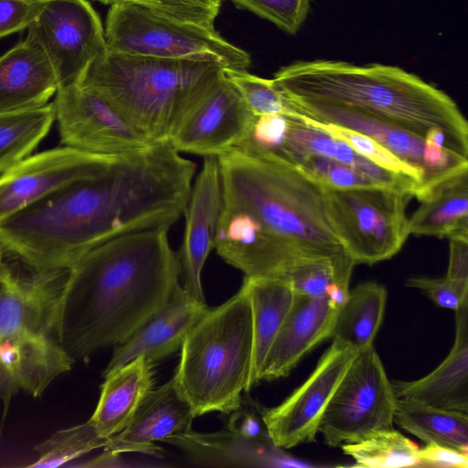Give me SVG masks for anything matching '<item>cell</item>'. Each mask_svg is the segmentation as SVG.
<instances>
[{
    "instance_id": "cell-1",
    "label": "cell",
    "mask_w": 468,
    "mask_h": 468,
    "mask_svg": "<svg viewBox=\"0 0 468 468\" xmlns=\"http://www.w3.org/2000/svg\"><path fill=\"white\" fill-rule=\"evenodd\" d=\"M223 206L215 249L247 277H282L303 257L346 252L327 218L322 187L271 154L218 156Z\"/></svg>"
},
{
    "instance_id": "cell-2",
    "label": "cell",
    "mask_w": 468,
    "mask_h": 468,
    "mask_svg": "<svg viewBox=\"0 0 468 468\" xmlns=\"http://www.w3.org/2000/svg\"><path fill=\"white\" fill-rule=\"evenodd\" d=\"M168 229L116 237L69 269L57 339L75 361L123 343L169 300L179 284L180 264Z\"/></svg>"
},
{
    "instance_id": "cell-3",
    "label": "cell",
    "mask_w": 468,
    "mask_h": 468,
    "mask_svg": "<svg viewBox=\"0 0 468 468\" xmlns=\"http://www.w3.org/2000/svg\"><path fill=\"white\" fill-rule=\"evenodd\" d=\"M272 80L290 101L324 103L376 116L468 158V123L456 102L399 67L297 61L281 68Z\"/></svg>"
},
{
    "instance_id": "cell-4",
    "label": "cell",
    "mask_w": 468,
    "mask_h": 468,
    "mask_svg": "<svg viewBox=\"0 0 468 468\" xmlns=\"http://www.w3.org/2000/svg\"><path fill=\"white\" fill-rule=\"evenodd\" d=\"M223 73L217 62L108 51L80 84L102 95L154 142H168L191 106Z\"/></svg>"
},
{
    "instance_id": "cell-5",
    "label": "cell",
    "mask_w": 468,
    "mask_h": 468,
    "mask_svg": "<svg viewBox=\"0 0 468 468\" xmlns=\"http://www.w3.org/2000/svg\"><path fill=\"white\" fill-rule=\"evenodd\" d=\"M253 329L246 282L222 304L207 309L181 346L173 376L180 395L196 416L228 415L249 392L252 367Z\"/></svg>"
},
{
    "instance_id": "cell-6",
    "label": "cell",
    "mask_w": 468,
    "mask_h": 468,
    "mask_svg": "<svg viewBox=\"0 0 468 468\" xmlns=\"http://www.w3.org/2000/svg\"><path fill=\"white\" fill-rule=\"evenodd\" d=\"M108 51L169 59L209 60L247 69L250 56L215 28L185 22L146 8L113 4L106 18Z\"/></svg>"
},
{
    "instance_id": "cell-7",
    "label": "cell",
    "mask_w": 468,
    "mask_h": 468,
    "mask_svg": "<svg viewBox=\"0 0 468 468\" xmlns=\"http://www.w3.org/2000/svg\"><path fill=\"white\" fill-rule=\"evenodd\" d=\"M322 192L333 230L356 265H373L400 250L410 235L406 210L413 192L388 186Z\"/></svg>"
},
{
    "instance_id": "cell-8",
    "label": "cell",
    "mask_w": 468,
    "mask_h": 468,
    "mask_svg": "<svg viewBox=\"0 0 468 468\" xmlns=\"http://www.w3.org/2000/svg\"><path fill=\"white\" fill-rule=\"evenodd\" d=\"M397 398L373 345L356 352L319 424L324 443L338 447L393 427Z\"/></svg>"
},
{
    "instance_id": "cell-9",
    "label": "cell",
    "mask_w": 468,
    "mask_h": 468,
    "mask_svg": "<svg viewBox=\"0 0 468 468\" xmlns=\"http://www.w3.org/2000/svg\"><path fill=\"white\" fill-rule=\"evenodd\" d=\"M306 118L367 135L420 171L423 183L419 201L437 186L468 169V158L384 119L319 102L290 101Z\"/></svg>"
},
{
    "instance_id": "cell-10",
    "label": "cell",
    "mask_w": 468,
    "mask_h": 468,
    "mask_svg": "<svg viewBox=\"0 0 468 468\" xmlns=\"http://www.w3.org/2000/svg\"><path fill=\"white\" fill-rule=\"evenodd\" d=\"M55 95V121L64 146L91 154L127 155L159 143L149 138L88 86H62Z\"/></svg>"
},
{
    "instance_id": "cell-11",
    "label": "cell",
    "mask_w": 468,
    "mask_h": 468,
    "mask_svg": "<svg viewBox=\"0 0 468 468\" xmlns=\"http://www.w3.org/2000/svg\"><path fill=\"white\" fill-rule=\"evenodd\" d=\"M28 31L46 51L59 87L80 84L108 52L101 18L87 0H47Z\"/></svg>"
},
{
    "instance_id": "cell-12",
    "label": "cell",
    "mask_w": 468,
    "mask_h": 468,
    "mask_svg": "<svg viewBox=\"0 0 468 468\" xmlns=\"http://www.w3.org/2000/svg\"><path fill=\"white\" fill-rule=\"evenodd\" d=\"M69 269L37 270L9 256L0 261V345L22 335L57 338Z\"/></svg>"
},
{
    "instance_id": "cell-13",
    "label": "cell",
    "mask_w": 468,
    "mask_h": 468,
    "mask_svg": "<svg viewBox=\"0 0 468 468\" xmlns=\"http://www.w3.org/2000/svg\"><path fill=\"white\" fill-rule=\"evenodd\" d=\"M356 350L333 339L309 378L285 400L261 412L273 444L290 449L313 441L326 407Z\"/></svg>"
},
{
    "instance_id": "cell-14",
    "label": "cell",
    "mask_w": 468,
    "mask_h": 468,
    "mask_svg": "<svg viewBox=\"0 0 468 468\" xmlns=\"http://www.w3.org/2000/svg\"><path fill=\"white\" fill-rule=\"evenodd\" d=\"M254 118L222 73L187 111L168 142L179 153L218 157L237 146Z\"/></svg>"
},
{
    "instance_id": "cell-15",
    "label": "cell",
    "mask_w": 468,
    "mask_h": 468,
    "mask_svg": "<svg viewBox=\"0 0 468 468\" xmlns=\"http://www.w3.org/2000/svg\"><path fill=\"white\" fill-rule=\"evenodd\" d=\"M119 156L63 145L25 157L0 176V222L50 193L97 173Z\"/></svg>"
},
{
    "instance_id": "cell-16",
    "label": "cell",
    "mask_w": 468,
    "mask_h": 468,
    "mask_svg": "<svg viewBox=\"0 0 468 468\" xmlns=\"http://www.w3.org/2000/svg\"><path fill=\"white\" fill-rule=\"evenodd\" d=\"M223 206V188L218 159L206 156L202 169L191 187L184 211L185 231L177 255L184 290L197 301L206 303L201 273L215 249Z\"/></svg>"
},
{
    "instance_id": "cell-17",
    "label": "cell",
    "mask_w": 468,
    "mask_h": 468,
    "mask_svg": "<svg viewBox=\"0 0 468 468\" xmlns=\"http://www.w3.org/2000/svg\"><path fill=\"white\" fill-rule=\"evenodd\" d=\"M196 417L171 378L151 389L129 424L107 439L104 451L114 455L139 452L162 457L164 450L157 442L189 431Z\"/></svg>"
},
{
    "instance_id": "cell-18",
    "label": "cell",
    "mask_w": 468,
    "mask_h": 468,
    "mask_svg": "<svg viewBox=\"0 0 468 468\" xmlns=\"http://www.w3.org/2000/svg\"><path fill=\"white\" fill-rule=\"evenodd\" d=\"M207 308L178 284L163 307L127 340L114 346L102 377L139 356L155 364L174 354L181 348L187 334Z\"/></svg>"
},
{
    "instance_id": "cell-19",
    "label": "cell",
    "mask_w": 468,
    "mask_h": 468,
    "mask_svg": "<svg viewBox=\"0 0 468 468\" xmlns=\"http://www.w3.org/2000/svg\"><path fill=\"white\" fill-rule=\"evenodd\" d=\"M75 360L53 336L22 335L0 345V399L6 406L19 391L40 397Z\"/></svg>"
},
{
    "instance_id": "cell-20",
    "label": "cell",
    "mask_w": 468,
    "mask_h": 468,
    "mask_svg": "<svg viewBox=\"0 0 468 468\" xmlns=\"http://www.w3.org/2000/svg\"><path fill=\"white\" fill-rule=\"evenodd\" d=\"M339 306L328 296L294 294L264 360L261 381L287 376L315 346L331 337Z\"/></svg>"
},
{
    "instance_id": "cell-21",
    "label": "cell",
    "mask_w": 468,
    "mask_h": 468,
    "mask_svg": "<svg viewBox=\"0 0 468 468\" xmlns=\"http://www.w3.org/2000/svg\"><path fill=\"white\" fill-rule=\"evenodd\" d=\"M58 87L46 51L29 31L0 57V113L43 106Z\"/></svg>"
},
{
    "instance_id": "cell-22",
    "label": "cell",
    "mask_w": 468,
    "mask_h": 468,
    "mask_svg": "<svg viewBox=\"0 0 468 468\" xmlns=\"http://www.w3.org/2000/svg\"><path fill=\"white\" fill-rule=\"evenodd\" d=\"M392 387L397 399L468 413V300L455 311V340L445 359L427 376Z\"/></svg>"
},
{
    "instance_id": "cell-23",
    "label": "cell",
    "mask_w": 468,
    "mask_h": 468,
    "mask_svg": "<svg viewBox=\"0 0 468 468\" xmlns=\"http://www.w3.org/2000/svg\"><path fill=\"white\" fill-rule=\"evenodd\" d=\"M154 365L139 356L106 375L90 421L102 438L122 431L154 388Z\"/></svg>"
},
{
    "instance_id": "cell-24",
    "label": "cell",
    "mask_w": 468,
    "mask_h": 468,
    "mask_svg": "<svg viewBox=\"0 0 468 468\" xmlns=\"http://www.w3.org/2000/svg\"><path fill=\"white\" fill-rule=\"evenodd\" d=\"M286 141L277 154L287 162L303 154H316L344 164L375 182L388 187L410 190L415 197L420 185L415 180L388 171L356 153L346 142L302 121L291 118Z\"/></svg>"
},
{
    "instance_id": "cell-25",
    "label": "cell",
    "mask_w": 468,
    "mask_h": 468,
    "mask_svg": "<svg viewBox=\"0 0 468 468\" xmlns=\"http://www.w3.org/2000/svg\"><path fill=\"white\" fill-rule=\"evenodd\" d=\"M166 443L180 448L194 462L204 465L262 467L279 465L282 462V449L273 443L248 441L225 428L211 433L190 430Z\"/></svg>"
},
{
    "instance_id": "cell-26",
    "label": "cell",
    "mask_w": 468,
    "mask_h": 468,
    "mask_svg": "<svg viewBox=\"0 0 468 468\" xmlns=\"http://www.w3.org/2000/svg\"><path fill=\"white\" fill-rule=\"evenodd\" d=\"M253 329L252 367L250 389L261 382V372L269 349L286 318L294 292L282 277H247Z\"/></svg>"
},
{
    "instance_id": "cell-27",
    "label": "cell",
    "mask_w": 468,
    "mask_h": 468,
    "mask_svg": "<svg viewBox=\"0 0 468 468\" xmlns=\"http://www.w3.org/2000/svg\"><path fill=\"white\" fill-rule=\"evenodd\" d=\"M409 218L410 235L449 238L468 233V169L437 186Z\"/></svg>"
},
{
    "instance_id": "cell-28",
    "label": "cell",
    "mask_w": 468,
    "mask_h": 468,
    "mask_svg": "<svg viewBox=\"0 0 468 468\" xmlns=\"http://www.w3.org/2000/svg\"><path fill=\"white\" fill-rule=\"evenodd\" d=\"M388 292L382 284L367 282L356 286L339 308L331 338L358 351L372 346L382 324Z\"/></svg>"
},
{
    "instance_id": "cell-29",
    "label": "cell",
    "mask_w": 468,
    "mask_h": 468,
    "mask_svg": "<svg viewBox=\"0 0 468 468\" xmlns=\"http://www.w3.org/2000/svg\"><path fill=\"white\" fill-rule=\"evenodd\" d=\"M393 421L425 443L468 452V413L397 399Z\"/></svg>"
},
{
    "instance_id": "cell-30",
    "label": "cell",
    "mask_w": 468,
    "mask_h": 468,
    "mask_svg": "<svg viewBox=\"0 0 468 468\" xmlns=\"http://www.w3.org/2000/svg\"><path fill=\"white\" fill-rule=\"evenodd\" d=\"M55 122L53 102L0 113V174L31 154Z\"/></svg>"
},
{
    "instance_id": "cell-31",
    "label": "cell",
    "mask_w": 468,
    "mask_h": 468,
    "mask_svg": "<svg viewBox=\"0 0 468 468\" xmlns=\"http://www.w3.org/2000/svg\"><path fill=\"white\" fill-rule=\"evenodd\" d=\"M355 262L346 252L335 256L297 259L285 271V279L295 294L318 297L333 290L349 291Z\"/></svg>"
},
{
    "instance_id": "cell-32",
    "label": "cell",
    "mask_w": 468,
    "mask_h": 468,
    "mask_svg": "<svg viewBox=\"0 0 468 468\" xmlns=\"http://www.w3.org/2000/svg\"><path fill=\"white\" fill-rule=\"evenodd\" d=\"M340 447L358 467L402 468L419 463V447L393 427L374 431Z\"/></svg>"
},
{
    "instance_id": "cell-33",
    "label": "cell",
    "mask_w": 468,
    "mask_h": 468,
    "mask_svg": "<svg viewBox=\"0 0 468 468\" xmlns=\"http://www.w3.org/2000/svg\"><path fill=\"white\" fill-rule=\"evenodd\" d=\"M107 439L98 433L89 419L87 421L53 432L37 443L34 450L37 458L26 467H60L96 449L105 446Z\"/></svg>"
},
{
    "instance_id": "cell-34",
    "label": "cell",
    "mask_w": 468,
    "mask_h": 468,
    "mask_svg": "<svg viewBox=\"0 0 468 468\" xmlns=\"http://www.w3.org/2000/svg\"><path fill=\"white\" fill-rule=\"evenodd\" d=\"M223 73L255 117L267 114L292 116L297 112L272 79L261 78L241 69L223 68Z\"/></svg>"
},
{
    "instance_id": "cell-35",
    "label": "cell",
    "mask_w": 468,
    "mask_h": 468,
    "mask_svg": "<svg viewBox=\"0 0 468 468\" xmlns=\"http://www.w3.org/2000/svg\"><path fill=\"white\" fill-rule=\"evenodd\" d=\"M292 118L298 119L308 125L317 128L335 138L346 142L356 153L370 162L374 163L375 165L397 175L410 177L415 180L420 185V193L416 197L417 199L419 198L423 183V176L421 173L404 161L400 160L394 154L379 144L371 137L338 125L321 123L310 120L301 114L299 112Z\"/></svg>"
},
{
    "instance_id": "cell-36",
    "label": "cell",
    "mask_w": 468,
    "mask_h": 468,
    "mask_svg": "<svg viewBox=\"0 0 468 468\" xmlns=\"http://www.w3.org/2000/svg\"><path fill=\"white\" fill-rule=\"evenodd\" d=\"M289 163L322 187L351 189L385 186L344 164L316 154L296 156Z\"/></svg>"
},
{
    "instance_id": "cell-37",
    "label": "cell",
    "mask_w": 468,
    "mask_h": 468,
    "mask_svg": "<svg viewBox=\"0 0 468 468\" xmlns=\"http://www.w3.org/2000/svg\"><path fill=\"white\" fill-rule=\"evenodd\" d=\"M104 5L127 4L185 22L215 28L222 0H97Z\"/></svg>"
},
{
    "instance_id": "cell-38",
    "label": "cell",
    "mask_w": 468,
    "mask_h": 468,
    "mask_svg": "<svg viewBox=\"0 0 468 468\" xmlns=\"http://www.w3.org/2000/svg\"><path fill=\"white\" fill-rule=\"evenodd\" d=\"M238 7L247 9L294 34L304 21L310 0H230Z\"/></svg>"
},
{
    "instance_id": "cell-39",
    "label": "cell",
    "mask_w": 468,
    "mask_h": 468,
    "mask_svg": "<svg viewBox=\"0 0 468 468\" xmlns=\"http://www.w3.org/2000/svg\"><path fill=\"white\" fill-rule=\"evenodd\" d=\"M262 406L250 398L241 399L239 406L229 413L225 429L248 441L273 443L262 417Z\"/></svg>"
},
{
    "instance_id": "cell-40",
    "label": "cell",
    "mask_w": 468,
    "mask_h": 468,
    "mask_svg": "<svg viewBox=\"0 0 468 468\" xmlns=\"http://www.w3.org/2000/svg\"><path fill=\"white\" fill-rule=\"evenodd\" d=\"M409 287L424 292L438 306L456 311L468 300V281L452 280L448 277H412L406 282Z\"/></svg>"
},
{
    "instance_id": "cell-41",
    "label": "cell",
    "mask_w": 468,
    "mask_h": 468,
    "mask_svg": "<svg viewBox=\"0 0 468 468\" xmlns=\"http://www.w3.org/2000/svg\"><path fill=\"white\" fill-rule=\"evenodd\" d=\"M47 0H0V38L28 28Z\"/></svg>"
},
{
    "instance_id": "cell-42",
    "label": "cell",
    "mask_w": 468,
    "mask_h": 468,
    "mask_svg": "<svg viewBox=\"0 0 468 468\" xmlns=\"http://www.w3.org/2000/svg\"><path fill=\"white\" fill-rule=\"evenodd\" d=\"M417 467L467 468L468 452L436 443L419 448Z\"/></svg>"
},
{
    "instance_id": "cell-43",
    "label": "cell",
    "mask_w": 468,
    "mask_h": 468,
    "mask_svg": "<svg viewBox=\"0 0 468 468\" xmlns=\"http://www.w3.org/2000/svg\"><path fill=\"white\" fill-rule=\"evenodd\" d=\"M449 239V265L446 277L468 281V233H458Z\"/></svg>"
},
{
    "instance_id": "cell-44",
    "label": "cell",
    "mask_w": 468,
    "mask_h": 468,
    "mask_svg": "<svg viewBox=\"0 0 468 468\" xmlns=\"http://www.w3.org/2000/svg\"><path fill=\"white\" fill-rule=\"evenodd\" d=\"M6 251L4 247L0 244V261L5 257Z\"/></svg>"
}]
</instances>
